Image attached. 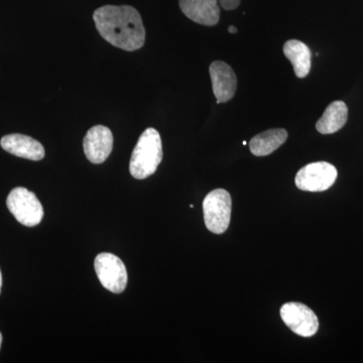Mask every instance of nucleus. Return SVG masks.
Masks as SVG:
<instances>
[{
	"instance_id": "14",
	"label": "nucleus",
	"mask_w": 363,
	"mask_h": 363,
	"mask_svg": "<svg viewBox=\"0 0 363 363\" xmlns=\"http://www.w3.org/2000/svg\"><path fill=\"white\" fill-rule=\"evenodd\" d=\"M288 133L283 128H272L259 133L250 143V152L257 157L269 156L285 143Z\"/></svg>"
},
{
	"instance_id": "11",
	"label": "nucleus",
	"mask_w": 363,
	"mask_h": 363,
	"mask_svg": "<svg viewBox=\"0 0 363 363\" xmlns=\"http://www.w3.org/2000/svg\"><path fill=\"white\" fill-rule=\"evenodd\" d=\"M0 145L9 154L23 159L40 161L45 157V149L42 143L30 136L18 133L6 135L1 138Z\"/></svg>"
},
{
	"instance_id": "10",
	"label": "nucleus",
	"mask_w": 363,
	"mask_h": 363,
	"mask_svg": "<svg viewBox=\"0 0 363 363\" xmlns=\"http://www.w3.org/2000/svg\"><path fill=\"white\" fill-rule=\"evenodd\" d=\"M179 4L183 13L199 25L212 26L218 23V0H179Z\"/></svg>"
},
{
	"instance_id": "9",
	"label": "nucleus",
	"mask_w": 363,
	"mask_h": 363,
	"mask_svg": "<svg viewBox=\"0 0 363 363\" xmlns=\"http://www.w3.org/2000/svg\"><path fill=\"white\" fill-rule=\"evenodd\" d=\"M209 73L217 104L233 99L238 88V79L233 68L225 62L215 61L209 67Z\"/></svg>"
},
{
	"instance_id": "3",
	"label": "nucleus",
	"mask_w": 363,
	"mask_h": 363,
	"mask_svg": "<svg viewBox=\"0 0 363 363\" xmlns=\"http://www.w3.org/2000/svg\"><path fill=\"white\" fill-rule=\"evenodd\" d=\"M231 196L224 189H216L205 197L203 201L204 221L208 230L215 234L225 233L230 224Z\"/></svg>"
},
{
	"instance_id": "8",
	"label": "nucleus",
	"mask_w": 363,
	"mask_h": 363,
	"mask_svg": "<svg viewBox=\"0 0 363 363\" xmlns=\"http://www.w3.org/2000/svg\"><path fill=\"white\" fill-rule=\"evenodd\" d=\"M85 156L92 164H102L111 156L113 147V135L104 125L93 126L83 140Z\"/></svg>"
},
{
	"instance_id": "5",
	"label": "nucleus",
	"mask_w": 363,
	"mask_h": 363,
	"mask_svg": "<svg viewBox=\"0 0 363 363\" xmlns=\"http://www.w3.org/2000/svg\"><path fill=\"white\" fill-rule=\"evenodd\" d=\"M337 169L327 162H312L298 172L296 186L307 192H323L328 190L337 179Z\"/></svg>"
},
{
	"instance_id": "4",
	"label": "nucleus",
	"mask_w": 363,
	"mask_h": 363,
	"mask_svg": "<svg viewBox=\"0 0 363 363\" xmlns=\"http://www.w3.org/2000/svg\"><path fill=\"white\" fill-rule=\"evenodd\" d=\"M6 205L16 220L25 226L38 225L44 217V209L37 196L26 188H14L7 197Z\"/></svg>"
},
{
	"instance_id": "12",
	"label": "nucleus",
	"mask_w": 363,
	"mask_h": 363,
	"mask_svg": "<svg viewBox=\"0 0 363 363\" xmlns=\"http://www.w3.org/2000/svg\"><path fill=\"white\" fill-rule=\"evenodd\" d=\"M284 54L292 63L298 78L307 77L311 70V51L308 45L298 40H290L284 45Z\"/></svg>"
},
{
	"instance_id": "1",
	"label": "nucleus",
	"mask_w": 363,
	"mask_h": 363,
	"mask_svg": "<svg viewBox=\"0 0 363 363\" xmlns=\"http://www.w3.org/2000/svg\"><path fill=\"white\" fill-rule=\"evenodd\" d=\"M93 20L100 35L114 47L133 52L145 44V26L142 16L135 7H99L94 11Z\"/></svg>"
},
{
	"instance_id": "7",
	"label": "nucleus",
	"mask_w": 363,
	"mask_h": 363,
	"mask_svg": "<svg viewBox=\"0 0 363 363\" xmlns=\"http://www.w3.org/2000/svg\"><path fill=\"white\" fill-rule=\"evenodd\" d=\"M281 317L294 333L302 337H312L319 328L316 314L302 303H286L281 308Z\"/></svg>"
},
{
	"instance_id": "13",
	"label": "nucleus",
	"mask_w": 363,
	"mask_h": 363,
	"mask_svg": "<svg viewBox=\"0 0 363 363\" xmlns=\"http://www.w3.org/2000/svg\"><path fill=\"white\" fill-rule=\"evenodd\" d=\"M347 119V105L343 101H334L328 105L323 116L317 121L316 128L322 135H331L340 130Z\"/></svg>"
},
{
	"instance_id": "6",
	"label": "nucleus",
	"mask_w": 363,
	"mask_h": 363,
	"mask_svg": "<svg viewBox=\"0 0 363 363\" xmlns=\"http://www.w3.org/2000/svg\"><path fill=\"white\" fill-rule=\"evenodd\" d=\"M95 271L100 283L107 290L121 294L128 285V272L123 260L112 253L102 252L94 262Z\"/></svg>"
},
{
	"instance_id": "16",
	"label": "nucleus",
	"mask_w": 363,
	"mask_h": 363,
	"mask_svg": "<svg viewBox=\"0 0 363 363\" xmlns=\"http://www.w3.org/2000/svg\"><path fill=\"white\" fill-rule=\"evenodd\" d=\"M228 32L230 33H233L234 35V33H238V28H236L235 26H230L228 28Z\"/></svg>"
},
{
	"instance_id": "15",
	"label": "nucleus",
	"mask_w": 363,
	"mask_h": 363,
	"mask_svg": "<svg viewBox=\"0 0 363 363\" xmlns=\"http://www.w3.org/2000/svg\"><path fill=\"white\" fill-rule=\"evenodd\" d=\"M241 0H219L222 9L226 11H233L240 6Z\"/></svg>"
},
{
	"instance_id": "2",
	"label": "nucleus",
	"mask_w": 363,
	"mask_h": 363,
	"mask_svg": "<svg viewBox=\"0 0 363 363\" xmlns=\"http://www.w3.org/2000/svg\"><path fill=\"white\" fill-rule=\"evenodd\" d=\"M162 160V138L159 131H143L131 155L130 172L133 178L143 180L156 173Z\"/></svg>"
},
{
	"instance_id": "19",
	"label": "nucleus",
	"mask_w": 363,
	"mask_h": 363,
	"mask_svg": "<svg viewBox=\"0 0 363 363\" xmlns=\"http://www.w3.org/2000/svg\"><path fill=\"white\" fill-rule=\"evenodd\" d=\"M247 145V142H245H245H243V145Z\"/></svg>"
},
{
	"instance_id": "18",
	"label": "nucleus",
	"mask_w": 363,
	"mask_h": 363,
	"mask_svg": "<svg viewBox=\"0 0 363 363\" xmlns=\"http://www.w3.org/2000/svg\"><path fill=\"white\" fill-rule=\"evenodd\" d=\"M1 343H2V335H1V333H0V347H1Z\"/></svg>"
},
{
	"instance_id": "17",
	"label": "nucleus",
	"mask_w": 363,
	"mask_h": 363,
	"mask_svg": "<svg viewBox=\"0 0 363 363\" xmlns=\"http://www.w3.org/2000/svg\"><path fill=\"white\" fill-rule=\"evenodd\" d=\"M1 286H2V276H1V272H0V293H1Z\"/></svg>"
}]
</instances>
